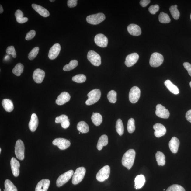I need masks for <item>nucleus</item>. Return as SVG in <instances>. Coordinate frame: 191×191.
<instances>
[{"mask_svg": "<svg viewBox=\"0 0 191 191\" xmlns=\"http://www.w3.org/2000/svg\"><path fill=\"white\" fill-rule=\"evenodd\" d=\"M11 167L13 175L15 177H17L19 174L20 164L16 158L12 157L10 161Z\"/></svg>", "mask_w": 191, "mask_h": 191, "instance_id": "nucleus-19", "label": "nucleus"}, {"mask_svg": "<svg viewBox=\"0 0 191 191\" xmlns=\"http://www.w3.org/2000/svg\"><path fill=\"white\" fill-rule=\"evenodd\" d=\"M77 0H68L67 2V5L69 8L75 7L77 4Z\"/></svg>", "mask_w": 191, "mask_h": 191, "instance_id": "nucleus-47", "label": "nucleus"}, {"mask_svg": "<svg viewBox=\"0 0 191 191\" xmlns=\"http://www.w3.org/2000/svg\"><path fill=\"white\" fill-rule=\"evenodd\" d=\"M36 34V32L34 30H32L28 32L26 36V40H30L34 38Z\"/></svg>", "mask_w": 191, "mask_h": 191, "instance_id": "nucleus-46", "label": "nucleus"}, {"mask_svg": "<svg viewBox=\"0 0 191 191\" xmlns=\"http://www.w3.org/2000/svg\"><path fill=\"white\" fill-rule=\"evenodd\" d=\"M32 6L33 8L40 16L44 17H48L50 16L48 11L42 6L36 4H32Z\"/></svg>", "mask_w": 191, "mask_h": 191, "instance_id": "nucleus-24", "label": "nucleus"}, {"mask_svg": "<svg viewBox=\"0 0 191 191\" xmlns=\"http://www.w3.org/2000/svg\"><path fill=\"white\" fill-rule=\"evenodd\" d=\"M4 191H6V190H5V189H4Z\"/></svg>", "mask_w": 191, "mask_h": 191, "instance_id": "nucleus-59", "label": "nucleus"}, {"mask_svg": "<svg viewBox=\"0 0 191 191\" xmlns=\"http://www.w3.org/2000/svg\"><path fill=\"white\" fill-rule=\"evenodd\" d=\"M110 168L109 166H104L98 172L96 179L98 181L103 182L107 179L109 176Z\"/></svg>", "mask_w": 191, "mask_h": 191, "instance_id": "nucleus-8", "label": "nucleus"}, {"mask_svg": "<svg viewBox=\"0 0 191 191\" xmlns=\"http://www.w3.org/2000/svg\"><path fill=\"white\" fill-rule=\"evenodd\" d=\"M29 19L27 17H23L22 18L16 19V21L17 22L19 23H23L27 22Z\"/></svg>", "mask_w": 191, "mask_h": 191, "instance_id": "nucleus-51", "label": "nucleus"}, {"mask_svg": "<svg viewBox=\"0 0 191 191\" xmlns=\"http://www.w3.org/2000/svg\"><path fill=\"white\" fill-rule=\"evenodd\" d=\"M95 42L97 46L101 47H106L108 44V40L106 36L102 34H99L95 36Z\"/></svg>", "mask_w": 191, "mask_h": 191, "instance_id": "nucleus-13", "label": "nucleus"}, {"mask_svg": "<svg viewBox=\"0 0 191 191\" xmlns=\"http://www.w3.org/2000/svg\"><path fill=\"white\" fill-rule=\"evenodd\" d=\"M141 95V91L137 86L133 87L130 90L129 94V99L132 103L137 102L139 99Z\"/></svg>", "mask_w": 191, "mask_h": 191, "instance_id": "nucleus-10", "label": "nucleus"}, {"mask_svg": "<svg viewBox=\"0 0 191 191\" xmlns=\"http://www.w3.org/2000/svg\"><path fill=\"white\" fill-rule=\"evenodd\" d=\"M39 121L38 116L35 113L32 115L31 119L29 123V129L32 132H34L37 128Z\"/></svg>", "mask_w": 191, "mask_h": 191, "instance_id": "nucleus-23", "label": "nucleus"}, {"mask_svg": "<svg viewBox=\"0 0 191 191\" xmlns=\"http://www.w3.org/2000/svg\"><path fill=\"white\" fill-rule=\"evenodd\" d=\"M170 11L173 19H176V20L179 19L180 16V12L179 10L177 9V5L171 6L170 8Z\"/></svg>", "mask_w": 191, "mask_h": 191, "instance_id": "nucleus-36", "label": "nucleus"}, {"mask_svg": "<svg viewBox=\"0 0 191 191\" xmlns=\"http://www.w3.org/2000/svg\"><path fill=\"white\" fill-rule=\"evenodd\" d=\"M45 73L44 71L40 69H37L34 71L33 78L36 83L40 84L44 80Z\"/></svg>", "mask_w": 191, "mask_h": 191, "instance_id": "nucleus-15", "label": "nucleus"}, {"mask_svg": "<svg viewBox=\"0 0 191 191\" xmlns=\"http://www.w3.org/2000/svg\"><path fill=\"white\" fill-rule=\"evenodd\" d=\"M2 105L5 111L10 112L14 109L13 103L10 99H4L2 101Z\"/></svg>", "mask_w": 191, "mask_h": 191, "instance_id": "nucleus-25", "label": "nucleus"}, {"mask_svg": "<svg viewBox=\"0 0 191 191\" xmlns=\"http://www.w3.org/2000/svg\"><path fill=\"white\" fill-rule=\"evenodd\" d=\"M87 58L88 60L92 64L96 66H99L101 64V61L100 56L96 52L93 50L89 51Z\"/></svg>", "mask_w": 191, "mask_h": 191, "instance_id": "nucleus-9", "label": "nucleus"}, {"mask_svg": "<svg viewBox=\"0 0 191 191\" xmlns=\"http://www.w3.org/2000/svg\"><path fill=\"white\" fill-rule=\"evenodd\" d=\"M127 31L132 36H138L141 34V30L139 26L134 24H131L127 28Z\"/></svg>", "mask_w": 191, "mask_h": 191, "instance_id": "nucleus-21", "label": "nucleus"}, {"mask_svg": "<svg viewBox=\"0 0 191 191\" xmlns=\"http://www.w3.org/2000/svg\"><path fill=\"white\" fill-rule=\"evenodd\" d=\"M39 48L38 47H36L34 48L30 52L28 55V58L30 60H33L35 58L36 56L39 53Z\"/></svg>", "mask_w": 191, "mask_h": 191, "instance_id": "nucleus-41", "label": "nucleus"}, {"mask_svg": "<svg viewBox=\"0 0 191 191\" xmlns=\"http://www.w3.org/2000/svg\"><path fill=\"white\" fill-rule=\"evenodd\" d=\"M50 181L48 179L41 180L37 184L35 191H47L49 188Z\"/></svg>", "mask_w": 191, "mask_h": 191, "instance_id": "nucleus-20", "label": "nucleus"}, {"mask_svg": "<svg viewBox=\"0 0 191 191\" xmlns=\"http://www.w3.org/2000/svg\"><path fill=\"white\" fill-rule=\"evenodd\" d=\"M50 2H54L55 1V0H50Z\"/></svg>", "mask_w": 191, "mask_h": 191, "instance_id": "nucleus-56", "label": "nucleus"}, {"mask_svg": "<svg viewBox=\"0 0 191 191\" xmlns=\"http://www.w3.org/2000/svg\"><path fill=\"white\" fill-rule=\"evenodd\" d=\"M1 151H2V149L1 148H0V153H1Z\"/></svg>", "mask_w": 191, "mask_h": 191, "instance_id": "nucleus-57", "label": "nucleus"}, {"mask_svg": "<svg viewBox=\"0 0 191 191\" xmlns=\"http://www.w3.org/2000/svg\"><path fill=\"white\" fill-rule=\"evenodd\" d=\"M180 142L179 139L175 137H173L169 143V148L173 153H176L179 149Z\"/></svg>", "mask_w": 191, "mask_h": 191, "instance_id": "nucleus-22", "label": "nucleus"}, {"mask_svg": "<svg viewBox=\"0 0 191 191\" xmlns=\"http://www.w3.org/2000/svg\"><path fill=\"white\" fill-rule=\"evenodd\" d=\"M108 136L104 134L100 137L98 142L97 144V148L99 151H101L102 149L103 146H106L108 144Z\"/></svg>", "mask_w": 191, "mask_h": 191, "instance_id": "nucleus-28", "label": "nucleus"}, {"mask_svg": "<svg viewBox=\"0 0 191 191\" xmlns=\"http://www.w3.org/2000/svg\"><path fill=\"white\" fill-rule=\"evenodd\" d=\"M155 114L158 117L163 119H168L170 115L168 110L161 104L156 106Z\"/></svg>", "mask_w": 191, "mask_h": 191, "instance_id": "nucleus-12", "label": "nucleus"}, {"mask_svg": "<svg viewBox=\"0 0 191 191\" xmlns=\"http://www.w3.org/2000/svg\"><path fill=\"white\" fill-rule=\"evenodd\" d=\"M160 22L163 23H167L170 22L171 19L168 14L164 12L160 13L159 16Z\"/></svg>", "mask_w": 191, "mask_h": 191, "instance_id": "nucleus-37", "label": "nucleus"}, {"mask_svg": "<svg viewBox=\"0 0 191 191\" xmlns=\"http://www.w3.org/2000/svg\"><path fill=\"white\" fill-rule=\"evenodd\" d=\"M186 120L191 123V110H188L186 113Z\"/></svg>", "mask_w": 191, "mask_h": 191, "instance_id": "nucleus-53", "label": "nucleus"}, {"mask_svg": "<svg viewBox=\"0 0 191 191\" xmlns=\"http://www.w3.org/2000/svg\"><path fill=\"white\" fill-rule=\"evenodd\" d=\"M164 60L163 56L161 54L158 53H153L151 56L149 64L152 67H158L162 64Z\"/></svg>", "mask_w": 191, "mask_h": 191, "instance_id": "nucleus-6", "label": "nucleus"}, {"mask_svg": "<svg viewBox=\"0 0 191 191\" xmlns=\"http://www.w3.org/2000/svg\"><path fill=\"white\" fill-rule=\"evenodd\" d=\"M135 156V151L133 149L129 150L123 155L122 159V164L128 170H130L133 166Z\"/></svg>", "mask_w": 191, "mask_h": 191, "instance_id": "nucleus-1", "label": "nucleus"}, {"mask_svg": "<svg viewBox=\"0 0 191 191\" xmlns=\"http://www.w3.org/2000/svg\"><path fill=\"white\" fill-rule=\"evenodd\" d=\"M101 92L99 89L91 91L88 94V99L86 101L87 105L90 106L96 103L101 97Z\"/></svg>", "mask_w": 191, "mask_h": 191, "instance_id": "nucleus-2", "label": "nucleus"}, {"mask_svg": "<svg viewBox=\"0 0 191 191\" xmlns=\"http://www.w3.org/2000/svg\"><path fill=\"white\" fill-rule=\"evenodd\" d=\"M155 157L158 165L164 166L165 164V157L164 154L161 152L158 151L156 154Z\"/></svg>", "mask_w": 191, "mask_h": 191, "instance_id": "nucleus-31", "label": "nucleus"}, {"mask_svg": "<svg viewBox=\"0 0 191 191\" xmlns=\"http://www.w3.org/2000/svg\"><path fill=\"white\" fill-rule=\"evenodd\" d=\"M153 129L155 131V135L157 137H161L166 133V128L161 123H156L153 126Z\"/></svg>", "mask_w": 191, "mask_h": 191, "instance_id": "nucleus-16", "label": "nucleus"}, {"mask_svg": "<svg viewBox=\"0 0 191 191\" xmlns=\"http://www.w3.org/2000/svg\"><path fill=\"white\" fill-rule=\"evenodd\" d=\"M77 128L78 130L82 134L88 133L89 130V125L84 121H80L78 123Z\"/></svg>", "mask_w": 191, "mask_h": 191, "instance_id": "nucleus-29", "label": "nucleus"}, {"mask_svg": "<svg viewBox=\"0 0 191 191\" xmlns=\"http://www.w3.org/2000/svg\"><path fill=\"white\" fill-rule=\"evenodd\" d=\"M116 131L119 135L122 136L124 133V127L122 120L119 119L117 120L116 124Z\"/></svg>", "mask_w": 191, "mask_h": 191, "instance_id": "nucleus-32", "label": "nucleus"}, {"mask_svg": "<svg viewBox=\"0 0 191 191\" xmlns=\"http://www.w3.org/2000/svg\"><path fill=\"white\" fill-rule=\"evenodd\" d=\"M190 87L191 88V82H190Z\"/></svg>", "mask_w": 191, "mask_h": 191, "instance_id": "nucleus-58", "label": "nucleus"}, {"mask_svg": "<svg viewBox=\"0 0 191 191\" xmlns=\"http://www.w3.org/2000/svg\"><path fill=\"white\" fill-rule=\"evenodd\" d=\"M117 93L113 90H111L108 92L107 98L110 102L112 103H116V101Z\"/></svg>", "mask_w": 191, "mask_h": 191, "instance_id": "nucleus-38", "label": "nucleus"}, {"mask_svg": "<svg viewBox=\"0 0 191 191\" xmlns=\"http://www.w3.org/2000/svg\"><path fill=\"white\" fill-rule=\"evenodd\" d=\"M159 9V6L158 5H151L148 8V10L150 13L152 14H155Z\"/></svg>", "mask_w": 191, "mask_h": 191, "instance_id": "nucleus-45", "label": "nucleus"}, {"mask_svg": "<svg viewBox=\"0 0 191 191\" xmlns=\"http://www.w3.org/2000/svg\"><path fill=\"white\" fill-rule=\"evenodd\" d=\"M92 120L95 125L96 126H99L102 122V117L99 113H95L92 114Z\"/></svg>", "mask_w": 191, "mask_h": 191, "instance_id": "nucleus-30", "label": "nucleus"}, {"mask_svg": "<svg viewBox=\"0 0 191 191\" xmlns=\"http://www.w3.org/2000/svg\"><path fill=\"white\" fill-rule=\"evenodd\" d=\"M9 56H5V59L6 60H7L8 59H9Z\"/></svg>", "mask_w": 191, "mask_h": 191, "instance_id": "nucleus-55", "label": "nucleus"}, {"mask_svg": "<svg viewBox=\"0 0 191 191\" xmlns=\"http://www.w3.org/2000/svg\"><path fill=\"white\" fill-rule=\"evenodd\" d=\"M24 144L22 141L20 140H17L15 147V154L17 159L23 160L25 158Z\"/></svg>", "mask_w": 191, "mask_h": 191, "instance_id": "nucleus-5", "label": "nucleus"}, {"mask_svg": "<svg viewBox=\"0 0 191 191\" xmlns=\"http://www.w3.org/2000/svg\"><path fill=\"white\" fill-rule=\"evenodd\" d=\"M106 16L105 14L102 13H99L96 14L90 15L86 17L87 22L90 24L98 25L105 20Z\"/></svg>", "mask_w": 191, "mask_h": 191, "instance_id": "nucleus-3", "label": "nucleus"}, {"mask_svg": "<svg viewBox=\"0 0 191 191\" xmlns=\"http://www.w3.org/2000/svg\"><path fill=\"white\" fill-rule=\"evenodd\" d=\"M139 58V56L137 53H134L130 54L127 56L126 58L125 64L127 67H132L137 62Z\"/></svg>", "mask_w": 191, "mask_h": 191, "instance_id": "nucleus-14", "label": "nucleus"}, {"mask_svg": "<svg viewBox=\"0 0 191 191\" xmlns=\"http://www.w3.org/2000/svg\"><path fill=\"white\" fill-rule=\"evenodd\" d=\"M164 191H165V189H164Z\"/></svg>", "mask_w": 191, "mask_h": 191, "instance_id": "nucleus-62", "label": "nucleus"}, {"mask_svg": "<svg viewBox=\"0 0 191 191\" xmlns=\"http://www.w3.org/2000/svg\"><path fill=\"white\" fill-rule=\"evenodd\" d=\"M184 68L187 71L191 77V64L188 62H185L183 64Z\"/></svg>", "mask_w": 191, "mask_h": 191, "instance_id": "nucleus-48", "label": "nucleus"}, {"mask_svg": "<svg viewBox=\"0 0 191 191\" xmlns=\"http://www.w3.org/2000/svg\"><path fill=\"white\" fill-rule=\"evenodd\" d=\"M3 7H2V6L1 5H0V13L2 14V13H3Z\"/></svg>", "mask_w": 191, "mask_h": 191, "instance_id": "nucleus-54", "label": "nucleus"}, {"mask_svg": "<svg viewBox=\"0 0 191 191\" xmlns=\"http://www.w3.org/2000/svg\"><path fill=\"white\" fill-rule=\"evenodd\" d=\"M151 1L149 0H141L140 2V4L143 7H146L148 4L150 3Z\"/></svg>", "mask_w": 191, "mask_h": 191, "instance_id": "nucleus-49", "label": "nucleus"}, {"mask_svg": "<svg viewBox=\"0 0 191 191\" xmlns=\"http://www.w3.org/2000/svg\"><path fill=\"white\" fill-rule=\"evenodd\" d=\"M68 117L66 115H62L58 117H57L56 118L55 122L56 123H62L64 121L68 120Z\"/></svg>", "mask_w": 191, "mask_h": 191, "instance_id": "nucleus-44", "label": "nucleus"}, {"mask_svg": "<svg viewBox=\"0 0 191 191\" xmlns=\"http://www.w3.org/2000/svg\"><path fill=\"white\" fill-rule=\"evenodd\" d=\"M6 191H17V188L9 179H6L4 183Z\"/></svg>", "mask_w": 191, "mask_h": 191, "instance_id": "nucleus-33", "label": "nucleus"}, {"mask_svg": "<svg viewBox=\"0 0 191 191\" xmlns=\"http://www.w3.org/2000/svg\"><path fill=\"white\" fill-rule=\"evenodd\" d=\"M53 145L57 146L61 150H65L70 146L71 143L68 140L64 138H57L53 142Z\"/></svg>", "mask_w": 191, "mask_h": 191, "instance_id": "nucleus-11", "label": "nucleus"}, {"mask_svg": "<svg viewBox=\"0 0 191 191\" xmlns=\"http://www.w3.org/2000/svg\"><path fill=\"white\" fill-rule=\"evenodd\" d=\"M86 169L84 167H80L76 170L73 175L72 183L74 185H76L81 182L85 175Z\"/></svg>", "mask_w": 191, "mask_h": 191, "instance_id": "nucleus-4", "label": "nucleus"}, {"mask_svg": "<svg viewBox=\"0 0 191 191\" xmlns=\"http://www.w3.org/2000/svg\"><path fill=\"white\" fill-rule=\"evenodd\" d=\"M78 64V62L76 60H73L68 64H67L64 67L63 70L66 71H70L75 69Z\"/></svg>", "mask_w": 191, "mask_h": 191, "instance_id": "nucleus-34", "label": "nucleus"}, {"mask_svg": "<svg viewBox=\"0 0 191 191\" xmlns=\"http://www.w3.org/2000/svg\"><path fill=\"white\" fill-rule=\"evenodd\" d=\"M166 191H186L183 186L178 184H173L168 187Z\"/></svg>", "mask_w": 191, "mask_h": 191, "instance_id": "nucleus-42", "label": "nucleus"}, {"mask_svg": "<svg viewBox=\"0 0 191 191\" xmlns=\"http://www.w3.org/2000/svg\"><path fill=\"white\" fill-rule=\"evenodd\" d=\"M6 53L8 55H12V57L14 58L16 57V52L14 46H11L8 47L6 50Z\"/></svg>", "mask_w": 191, "mask_h": 191, "instance_id": "nucleus-43", "label": "nucleus"}, {"mask_svg": "<svg viewBox=\"0 0 191 191\" xmlns=\"http://www.w3.org/2000/svg\"><path fill=\"white\" fill-rule=\"evenodd\" d=\"M127 129L129 133H133L135 131V123H134V119L131 118L128 120Z\"/></svg>", "mask_w": 191, "mask_h": 191, "instance_id": "nucleus-40", "label": "nucleus"}, {"mask_svg": "<svg viewBox=\"0 0 191 191\" xmlns=\"http://www.w3.org/2000/svg\"><path fill=\"white\" fill-rule=\"evenodd\" d=\"M61 49L60 45L59 44H54L50 49L49 53V57L50 59L54 60L59 55Z\"/></svg>", "mask_w": 191, "mask_h": 191, "instance_id": "nucleus-17", "label": "nucleus"}, {"mask_svg": "<svg viewBox=\"0 0 191 191\" xmlns=\"http://www.w3.org/2000/svg\"><path fill=\"white\" fill-rule=\"evenodd\" d=\"M190 19H191V15H190Z\"/></svg>", "mask_w": 191, "mask_h": 191, "instance_id": "nucleus-60", "label": "nucleus"}, {"mask_svg": "<svg viewBox=\"0 0 191 191\" xmlns=\"http://www.w3.org/2000/svg\"><path fill=\"white\" fill-rule=\"evenodd\" d=\"M69 119H68V120L64 121V122L61 123L62 127L64 129L68 128L69 125H70V123H69Z\"/></svg>", "mask_w": 191, "mask_h": 191, "instance_id": "nucleus-52", "label": "nucleus"}, {"mask_svg": "<svg viewBox=\"0 0 191 191\" xmlns=\"http://www.w3.org/2000/svg\"><path fill=\"white\" fill-rule=\"evenodd\" d=\"M74 82L77 83H83L86 80V76L83 74L78 75L74 76L72 78Z\"/></svg>", "mask_w": 191, "mask_h": 191, "instance_id": "nucleus-39", "label": "nucleus"}, {"mask_svg": "<svg viewBox=\"0 0 191 191\" xmlns=\"http://www.w3.org/2000/svg\"><path fill=\"white\" fill-rule=\"evenodd\" d=\"M73 174V171L70 170L61 175L56 181V185L58 187H60L64 185L71 179Z\"/></svg>", "mask_w": 191, "mask_h": 191, "instance_id": "nucleus-7", "label": "nucleus"}, {"mask_svg": "<svg viewBox=\"0 0 191 191\" xmlns=\"http://www.w3.org/2000/svg\"><path fill=\"white\" fill-rule=\"evenodd\" d=\"M24 66L22 64L19 63L17 64L14 68L13 69L12 71V73L14 75L17 76H19L22 73L23 71Z\"/></svg>", "mask_w": 191, "mask_h": 191, "instance_id": "nucleus-35", "label": "nucleus"}, {"mask_svg": "<svg viewBox=\"0 0 191 191\" xmlns=\"http://www.w3.org/2000/svg\"><path fill=\"white\" fill-rule=\"evenodd\" d=\"M0 191H1V189H0Z\"/></svg>", "mask_w": 191, "mask_h": 191, "instance_id": "nucleus-61", "label": "nucleus"}, {"mask_svg": "<svg viewBox=\"0 0 191 191\" xmlns=\"http://www.w3.org/2000/svg\"><path fill=\"white\" fill-rule=\"evenodd\" d=\"M164 84L169 91L175 95L179 94V89L177 87L173 84L170 80H167L165 82Z\"/></svg>", "mask_w": 191, "mask_h": 191, "instance_id": "nucleus-26", "label": "nucleus"}, {"mask_svg": "<svg viewBox=\"0 0 191 191\" xmlns=\"http://www.w3.org/2000/svg\"><path fill=\"white\" fill-rule=\"evenodd\" d=\"M71 99V96L69 93L66 92H62L56 100V103L58 105H62L68 102Z\"/></svg>", "mask_w": 191, "mask_h": 191, "instance_id": "nucleus-18", "label": "nucleus"}, {"mask_svg": "<svg viewBox=\"0 0 191 191\" xmlns=\"http://www.w3.org/2000/svg\"><path fill=\"white\" fill-rule=\"evenodd\" d=\"M15 16L16 19L22 18L23 16V12L20 10H17L15 13Z\"/></svg>", "mask_w": 191, "mask_h": 191, "instance_id": "nucleus-50", "label": "nucleus"}, {"mask_svg": "<svg viewBox=\"0 0 191 191\" xmlns=\"http://www.w3.org/2000/svg\"><path fill=\"white\" fill-rule=\"evenodd\" d=\"M145 180L144 175H141L137 176L134 180L135 188L136 189H140L144 185Z\"/></svg>", "mask_w": 191, "mask_h": 191, "instance_id": "nucleus-27", "label": "nucleus"}]
</instances>
